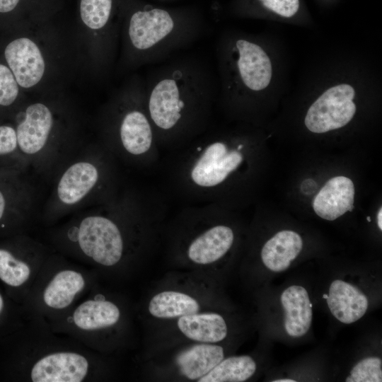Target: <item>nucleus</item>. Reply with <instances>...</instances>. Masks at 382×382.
Wrapping results in <instances>:
<instances>
[{"instance_id": "16", "label": "nucleus", "mask_w": 382, "mask_h": 382, "mask_svg": "<svg viewBox=\"0 0 382 382\" xmlns=\"http://www.w3.org/2000/svg\"><path fill=\"white\" fill-rule=\"evenodd\" d=\"M355 189L345 176L330 179L313 199V208L320 218L333 221L354 209Z\"/></svg>"}, {"instance_id": "30", "label": "nucleus", "mask_w": 382, "mask_h": 382, "mask_svg": "<svg viewBox=\"0 0 382 382\" xmlns=\"http://www.w3.org/2000/svg\"><path fill=\"white\" fill-rule=\"evenodd\" d=\"M20 0H0V12L6 13L16 8Z\"/></svg>"}, {"instance_id": "7", "label": "nucleus", "mask_w": 382, "mask_h": 382, "mask_svg": "<svg viewBox=\"0 0 382 382\" xmlns=\"http://www.w3.org/2000/svg\"><path fill=\"white\" fill-rule=\"evenodd\" d=\"M108 150L128 163L151 166L158 158L157 144L144 100V85L121 108Z\"/></svg>"}, {"instance_id": "25", "label": "nucleus", "mask_w": 382, "mask_h": 382, "mask_svg": "<svg viewBox=\"0 0 382 382\" xmlns=\"http://www.w3.org/2000/svg\"><path fill=\"white\" fill-rule=\"evenodd\" d=\"M112 0H81L80 13L83 22L93 30L103 28L108 23Z\"/></svg>"}, {"instance_id": "22", "label": "nucleus", "mask_w": 382, "mask_h": 382, "mask_svg": "<svg viewBox=\"0 0 382 382\" xmlns=\"http://www.w3.org/2000/svg\"><path fill=\"white\" fill-rule=\"evenodd\" d=\"M198 301L177 291H163L155 294L148 304L149 313L158 318H176L199 311Z\"/></svg>"}, {"instance_id": "1", "label": "nucleus", "mask_w": 382, "mask_h": 382, "mask_svg": "<svg viewBox=\"0 0 382 382\" xmlns=\"http://www.w3.org/2000/svg\"><path fill=\"white\" fill-rule=\"evenodd\" d=\"M144 84V100L157 144L180 148L209 127L216 81L209 65L191 54L156 64Z\"/></svg>"}, {"instance_id": "23", "label": "nucleus", "mask_w": 382, "mask_h": 382, "mask_svg": "<svg viewBox=\"0 0 382 382\" xmlns=\"http://www.w3.org/2000/svg\"><path fill=\"white\" fill-rule=\"evenodd\" d=\"M256 363L247 355L223 359L198 382H243L250 378L256 371Z\"/></svg>"}, {"instance_id": "2", "label": "nucleus", "mask_w": 382, "mask_h": 382, "mask_svg": "<svg viewBox=\"0 0 382 382\" xmlns=\"http://www.w3.org/2000/svg\"><path fill=\"white\" fill-rule=\"evenodd\" d=\"M160 202L152 196L117 193L71 218L54 232L52 243L88 265L117 266L132 252L139 228L161 212Z\"/></svg>"}, {"instance_id": "15", "label": "nucleus", "mask_w": 382, "mask_h": 382, "mask_svg": "<svg viewBox=\"0 0 382 382\" xmlns=\"http://www.w3.org/2000/svg\"><path fill=\"white\" fill-rule=\"evenodd\" d=\"M5 57L18 84L30 88L42 79L45 62L37 45L26 37L18 38L6 47Z\"/></svg>"}, {"instance_id": "12", "label": "nucleus", "mask_w": 382, "mask_h": 382, "mask_svg": "<svg viewBox=\"0 0 382 382\" xmlns=\"http://www.w3.org/2000/svg\"><path fill=\"white\" fill-rule=\"evenodd\" d=\"M212 209L209 203L184 210L193 225V231L185 242L184 253L187 260L197 265L216 262L228 253L234 242V232L231 227L211 223Z\"/></svg>"}, {"instance_id": "14", "label": "nucleus", "mask_w": 382, "mask_h": 382, "mask_svg": "<svg viewBox=\"0 0 382 382\" xmlns=\"http://www.w3.org/2000/svg\"><path fill=\"white\" fill-rule=\"evenodd\" d=\"M231 65L236 72L237 84L242 89L259 92L270 84L272 70L270 59L258 44L238 38L231 46Z\"/></svg>"}, {"instance_id": "27", "label": "nucleus", "mask_w": 382, "mask_h": 382, "mask_svg": "<svg viewBox=\"0 0 382 382\" xmlns=\"http://www.w3.org/2000/svg\"><path fill=\"white\" fill-rule=\"evenodd\" d=\"M346 382H381L382 361L377 357H365L351 369Z\"/></svg>"}, {"instance_id": "13", "label": "nucleus", "mask_w": 382, "mask_h": 382, "mask_svg": "<svg viewBox=\"0 0 382 382\" xmlns=\"http://www.w3.org/2000/svg\"><path fill=\"white\" fill-rule=\"evenodd\" d=\"M354 88L341 83L324 91L309 107L305 125L313 133H325L347 125L356 112Z\"/></svg>"}, {"instance_id": "31", "label": "nucleus", "mask_w": 382, "mask_h": 382, "mask_svg": "<svg viewBox=\"0 0 382 382\" xmlns=\"http://www.w3.org/2000/svg\"><path fill=\"white\" fill-rule=\"evenodd\" d=\"M377 223L378 227L381 231L382 230V209L381 208L378 212L377 215Z\"/></svg>"}, {"instance_id": "28", "label": "nucleus", "mask_w": 382, "mask_h": 382, "mask_svg": "<svg viewBox=\"0 0 382 382\" xmlns=\"http://www.w3.org/2000/svg\"><path fill=\"white\" fill-rule=\"evenodd\" d=\"M18 86L12 71L0 64V106L9 107L16 101Z\"/></svg>"}, {"instance_id": "8", "label": "nucleus", "mask_w": 382, "mask_h": 382, "mask_svg": "<svg viewBox=\"0 0 382 382\" xmlns=\"http://www.w3.org/2000/svg\"><path fill=\"white\" fill-rule=\"evenodd\" d=\"M52 253L47 246L25 233L0 239V284L21 307Z\"/></svg>"}, {"instance_id": "3", "label": "nucleus", "mask_w": 382, "mask_h": 382, "mask_svg": "<svg viewBox=\"0 0 382 382\" xmlns=\"http://www.w3.org/2000/svg\"><path fill=\"white\" fill-rule=\"evenodd\" d=\"M6 346L4 373L8 379L32 382H83L93 378L96 361L81 344L34 342L30 347L18 334Z\"/></svg>"}, {"instance_id": "21", "label": "nucleus", "mask_w": 382, "mask_h": 382, "mask_svg": "<svg viewBox=\"0 0 382 382\" xmlns=\"http://www.w3.org/2000/svg\"><path fill=\"white\" fill-rule=\"evenodd\" d=\"M179 330L188 339L202 343H216L228 333L226 323L216 313H195L178 318Z\"/></svg>"}, {"instance_id": "34", "label": "nucleus", "mask_w": 382, "mask_h": 382, "mask_svg": "<svg viewBox=\"0 0 382 382\" xmlns=\"http://www.w3.org/2000/svg\"><path fill=\"white\" fill-rule=\"evenodd\" d=\"M327 296H328V294H324V295H323V298H324V299H326Z\"/></svg>"}, {"instance_id": "18", "label": "nucleus", "mask_w": 382, "mask_h": 382, "mask_svg": "<svg viewBox=\"0 0 382 382\" xmlns=\"http://www.w3.org/2000/svg\"><path fill=\"white\" fill-rule=\"evenodd\" d=\"M284 326L292 337H300L309 330L312 322V303L307 290L299 285L286 288L281 294Z\"/></svg>"}, {"instance_id": "4", "label": "nucleus", "mask_w": 382, "mask_h": 382, "mask_svg": "<svg viewBox=\"0 0 382 382\" xmlns=\"http://www.w3.org/2000/svg\"><path fill=\"white\" fill-rule=\"evenodd\" d=\"M112 153L89 150L67 162L54 181L45 208L54 221L88 204L103 202L117 194Z\"/></svg>"}, {"instance_id": "33", "label": "nucleus", "mask_w": 382, "mask_h": 382, "mask_svg": "<svg viewBox=\"0 0 382 382\" xmlns=\"http://www.w3.org/2000/svg\"><path fill=\"white\" fill-rule=\"evenodd\" d=\"M367 221L369 222L371 221V218L369 216L367 217Z\"/></svg>"}, {"instance_id": "29", "label": "nucleus", "mask_w": 382, "mask_h": 382, "mask_svg": "<svg viewBox=\"0 0 382 382\" xmlns=\"http://www.w3.org/2000/svg\"><path fill=\"white\" fill-rule=\"evenodd\" d=\"M268 9L285 18L293 16L299 10V0H260Z\"/></svg>"}, {"instance_id": "24", "label": "nucleus", "mask_w": 382, "mask_h": 382, "mask_svg": "<svg viewBox=\"0 0 382 382\" xmlns=\"http://www.w3.org/2000/svg\"><path fill=\"white\" fill-rule=\"evenodd\" d=\"M23 308L11 299L0 284V344L26 325Z\"/></svg>"}, {"instance_id": "6", "label": "nucleus", "mask_w": 382, "mask_h": 382, "mask_svg": "<svg viewBox=\"0 0 382 382\" xmlns=\"http://www.w3.org/2000/svg\"><path fill=\"white\" fill-rule=\"evenodd\" d=\"M207 31L196 22L177 19L163 8H150L132 15L127 37L137 59L155 65L187 48Z\"/></svg>"}, {"instance_id": "19", "label": "nucleus", "mask_w": 382, "mask_h": 382, "mask_svg": "<svg viewBox=\"0 0 382 382\" xmlns=\"http://www.w3.org/2000/svg\"><path fill=\"white\" fill-rule=\"evenodd\" d=\"M224 358L222 347L214 343L193 345L176 356L180 374L190 380H198L209 372Z\"/></svg>"}, {"instance_id": "26", "label": "nucleus", "mask_w": 382, "mask_h": 382, "mask_svg": "<svg viewBox=\"0 0 382 382\" xmlns=\"http://www.w3.org/2000/svg\"><path fill=\"white\" fill-rule=\"evenodd\" d=\"M8 168L27 169L19 156L15 128L2 125H0V169Z\"/></svg>"}, {"instance_id": "32", "label": "nucleus", "mask_w": 382, "mask_h": 382, "mask_svg": "<svg viewBox=\"0 0 382 382\" xmlns=\"http://www.w3.org/2000/svg\"><path fill=\"white\" fill-rule=\"evenodd\" d=\"M296 381L290 378H281L272 381V382H295Z\"/></svg>"}, {"instance_id": "9", "label": "nucleus", "mask_w": 382, "mask_h": 382, "mask_svg": "<svg viewBox=\"0 0 382 382\" xmlns=\"http://www.w3.org/2000/svg\"><path fill=\"white\" fill-rule=\"evenodd\" d=\"M93 289L66 313L45 325L52 332L66 335L88 349H96L103 335L120 323L122 311L102 294H94Z\"/></svg>"}, {"instance_id": "17", "label": "nucleus", "mask_w": 382, "mask_h": 382, "mask_svg": "<svg viewBox=\"0 0 382 382\" xmlns=\"http://www.w3.org/2000/svg\"><path fill=\"white\" fill-rule=\"evenodd\" d=\"M325 299L332 316L345 324L359 320L369 306L366 294L358 287L342 279H335L331 283Z\"/></svg>"}, {"instance_id": "20", "label": "nucleus", "mask_w": 382, "mask_h": 382, "mask_svg": "<svg viewBox=\"0 0 382 382\" xmlns=\"http://www.w3.org/2000/svg\"><path fill=\"white\" fill-rule=\"evenodd\" d=\"M303 248L301 236L290 230L277 232L263 245L260 255L264 265L274 272L285 271Z\"/></svg>"}, {"instance_id": "11", "label": "nucleus", "mask_w": 382, "mask_h": 382, "mask_svg": "<svg viewBox=\"0 0 382 382\" xmlns=\"http://www.w3.org/2000/svg\"><path fill=\"white\" fill-rule=\"evenodd\" d=\"M36 199L28 169H0V239L25 233Z\"/></svg>"}, {"instance_id": "5", "label": "nucleus", "mask_w": 382, "mask_h": 382, "mask_svg": "<svg viewBox=\"0 0 382 382\" xmlns=\"http://www.w3.org/2000/svg\"><path fill=\"white\" fill-rule=\"evenodd\" d=\"M93 279L88 270L52 253L22 305L27 320L45 325L61 318L93 288Z\"/></svg>"}, {"instance_id": "10", "label": "nucleus", "mask_w": 382, "mask_h": 382, "mask_svg": "<svg viewBox=\"0 0 382 382\" xmlns=\"http://www.w3.org/2000/svg\"><path fill=\"white\" fill-rule=\"evenodd\" d=\"M54 115L45 104L28 105L15 128L18 153L26 168L44 171L52 166L62 152L52 141Z\"/></svg>"}]
</instances>
